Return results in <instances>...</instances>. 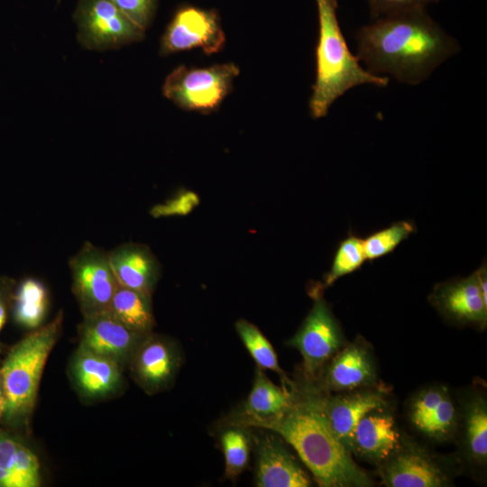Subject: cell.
I'll use <instances>...</instances> for the list:
<instances>
[{
  "instance_id": "obj_1",
  "label": "cell",
  "mask_w": 487,
  "mask_h": 487,
  "mask_svg": "<svg viewBox=\"0 0 487 487\" xmlns=\"http://www.w3.org/2000/svg\"><path fill=\"white\" fill-rule=\"evenodd\" d=\"M357 59L373 74L418 85L460 47L426 12L404 11L375 19L356 32Z\"/></svg>"
},
{
  "instance_id": "obj_2",
  "label": "cell",
  "mask_w": 487,
  "mask_h": 487,
  "mask_svg": "<svg viewBox=\"0 0 487 487\" xmlns=\"http://www.w3.org/2000/svg\"><path fill=\"white\" fill-rule=\"evenodd\" d=\"M264 428L278 433L298 453L322 487H368L373 482L308 400L295 403Z\"/></svg>"
},
{
  "instance_id": "obj_3",
  "label": "cell",
  "mask_w": 487,
  "mask_h": 487,
  "mask_svg": "<svg viewBox=\"0 0 487 487\" xmlns=\"http://www.w3.org/2000/svg\"><path fill=\"white\" fill-rule=\"evenodd\" d=\"M319 33L316 48V80L309 99L314 119L327 115L333 103L349 89L371 84L385 87L389 78L364 69L350 51L336 16V0H316Z\"/></svg>"
},
{
  "instance_id": "obj_4",
  "label": "cell",
  "mask_w": 487,
  "mask_h": 487,
  "mask_svg": "<svg viewBox=\"0 0 487 487\" xmlns=\"http://www.w3.org/2000/svg\"><path fill=\"white\" fill-rule=\"evenodd\" d=\"M63 315L60 311L47 325L22 339L8 354L0 370L5 406L3 418L16 422L33 408L47 358L60 333Z\"/></svg>"
},
{
  "instance_id": "obj_5",
  "label": "cell",
  "mask_w": 487,
  "mask_h": 487,
  "mask_svg": "<svg viewBox=\"0 0 487 487\" xmlns=\"http://www.w3.org/2000/svg\"><path fill=\"white\" fill-rule=\"evenodd\" d=\"M239 71L234 63L216 64L207 68L181 65L166 78L162 92L184 110L211 113L229 94Z\"/></svg>"
},
{
  "instance_id": "obj_6",
  "label": "cell",
  "mask_w": 487,
  "mask_h": 487,
  "mask_svg": "<svg viewBox=\"0 0 487 487\" xmlns=\"http://www.w3.org/2000/svg\"><path fill=\"white\" fill-rule=\"evenodd\" d=\"M322 285L311 288L314 304L295 335L288 345L299 351L308 378H314L322 366L344 345L338 322L322 296Z\"/></svg>"
},
{
  "instance_id": "obj_7",
  "label": "cell",
  "mask_w": 487,
  "mask_h": 487,
  "mask_svg": "<svg viewBox=\"0 0 487 487\" xmlns=\"http://www.w3.org/2000/svg\"><path fill=\"white\" fill-rule=\"evenodd\" d=\"M72 290L86 316L107 311L118 282L113 272L108 253L85 242L70 257Z\"/></svg>"
},
{
  "instance_id": "obj_8",
  "label": "cell",
  "mask_w": 487,
  "mask_h": 487,
  "mask_svg": "<svg viewBox=\"0 0 487 487\" xmlns=\"http://www.w3.org/2000/svg\"><path fill=\"white\" fill-rule=\"evenodd\" d=\"M78 41L90 50H109L141 41L144 31L109 0H82L77 14Z\"/></svg>"
},
{
  "instance_id": "obj_9",
  "label": "cell",
  "mask_w": 487,
  "mask_h": 487,
  "mask_svg": "<svg viewBox=\"0 0 487 487\" xmlns=\"http://www.w3.org/2000/svg\"><path fill=\"white\" fill-rule=\"evenodd\" d=\"M225 36L215 10L187 6L179 10L168 25L161 41L160 53L202 49L206 54L222 50Z\"/></svg>"
},
{
  "instance_id": "obj_10",
  "label": "cell",
  "mask_w": 487,
  "mask_h": 487,
  "mask_svg": "<svg viewBox=\"0 0 487 487\" xmlns=\"http://www.w3.org/2000/svg\"><path fill=\"white\" fill-rule=\"evenodd\" d=\"M380 473L388 487H443L450 478L425 449L402 441L381 464Z\"/></svg>"
},
{
  "instance_id": "obj_11",
  "label": "cell",
  "mask_w": 487,
  "mask_h": 487,
  "mask_svg": "<svg viewBox=\"0 0 487 487\" xmlns=\"http://www.w3.org/2000/svg\"><path fill=\"white\" fill-rule=\"evenodd\" d=\"M428 300L446 320L454 324L481 328L486 326L487 299L481 291L476 271L466 278H455L436 284Z\"/></svg>"
},
{
  "instance_id": "obj_12",
  "label": "cell",
  "mask_w": 487,
  "mask_h": 487,
  "mask_svg": "<svg viewBox=\"0 0 487 487\" xmlns=\"http://www.w3.org/2000/svg\"><path fill=\"white\" fill-rule=\"evenodd\" d=\"M80 348L121 364L132 358L147 335L127 327L109 311L84 317L80 326Z\"/></svg>"
},
{
  "instance_id": "obj_13",
  "label": "cell",
  "mask_w": 487,
  "mask_h": 487,
  "mask_svg": "<svg viewBox=\"0 0 487 487\" xmlns=\"http://www.w3.org/2000/svg\"><path fill=\"white\" fill-rule=\"evenodd\" d=\"M408 415L419 433L436 441L450 439L458 427V411L447 389L443 386L417 392L409 404Z\"/></svg>"
},
{
  "instance_id": "obj_14",
  "label": "cell",
  "mask_w": 487,
  "mask_h": 487,
  "mask_svg": "<svg viewBox=\"0 0 487 487\" xmlns=\"http://www.w3.org/2000/svg\"><path fill=\"white\" fill-rule=\"evenodd\" d=\"M308 400L349 452L353 433L360 419L368 412L385 406L381 394L366 391H349L326 399L310 398Z\"/></svg>"
},
{
  "instance_id": "obj_15",
  "label": "cell",
  "mask_w": 487,
  "mask_h": 487,
  "mask_svg": "<svg viewBox=\"0 0 487 487\" xmlns=\"http://www.w3.org/2000/svg\"><path fill=\"white\" fill-rule=\"evenodd\" d=\"M133 371L139 383L149 392L166 387L179 367V353L171 342L149 334L133 356Z\"/></svg>"
},
{
  "instance_id": "obj_16",
  "label": "cell",
  "mask_w": 487,
  "mask_h": 487,
  "mask_svg": "<svg viewBox=\"0 0 487 487\" xmlns=\"http://www.w3.org/2000/svg\"><path fill=\"white\" fill-rule=\"evenodd\" d=\"M108 258L120 286L152 296L161 275V264L148 246L124 244L108 252Z\"/></svg>"
},
{
  "instance_id": "obj_17",
  "label": "cell",
  "mask_w": 487,
  "mask_h": 487,
  "mask_svg": "<svg viewBox=\"0 0 487 487\" xmlns=\"http://www.w3.org/2000/svg\"><path fill=\"white\" fill-rule=\"evenodd\" d=\"M400 442L393 417L381 408L368 412L360 419L353 433L350 453L371 463L381 464Z\"/></svg>"
},
{
  "instance_id": "obj_18",
  "label": "cell",
  "mask_w": 487,
  "mask_h": 487,
  "mask_svg": "<svg viewBox=\"0 0 487 487\" xmlns=\"http://www.w3.org/2000/svg\"><path fill=\"white\" fill-rule=\"evenodd\" d=\"M256 483L259 487H308L312 482L295 457L273 436L258 446Z\"/></svg>"
},
{
  "instance_id": "obj_19",
  "label": "cell",
  "mask_w": 487,
  "mask_h": 487,
  "mask_svg": "<svg viewBox=\"0 0 487 487\" xmlns=\"http://www.w3.org/2000/svg\"><path fill=\"white\" fill-rule=\"evenodd\" d=\"M331 359L325 378L330 391L349 392L369 387L375 381L374 363L363 343L350 344Z\"/></svg>"
},
{
  "instance_id": "obj_20",
  "label": "cell",
  "mask_w": 487,
  "mask_h": 487,
  "mask_svg": "<svg viewBox=\"0 0 487 487\" xmlns=\"http://www.w3.org/2000/svg\"><path fill=\"white\" fill-rule=\"evenodd\" d=\"M292 403L290 392L272 383L258 368L242 413L248 425L264 427L281 417Z\"/></svg>"
},
{
  "instance_id": "obj_21",
  "label": "cell",
  "mask_w": 487,
  "mask_h": 487,
  "mask_svg": "<svg viewBox=\"0 0 487 487\" xmlns=\"http://www.w3.org/2000/svg\"><path fill=\"white\" fill-rule=\"evenodd\" d=\"M77 385L88 397H102L116 391L122 382L120 364L79 347L73 364Z\"/></svg>"
},
{
  "instance_id": "obj_22",
  "label": "cell",
  "mask_w": 487,
  "mask_h": 487,
  "mask_svg": "<svg viewBox=\"0 0 487 487\" xmlns=\"http://www.w3.org/2000/svg\"><path fill=\"white\" fill-rule=\"evenodd\" d=\"M40 464L32 451L12 436L0 433V487H36Z\"/></svg>"
},
{
  "instance_id": "obj_23",
  "label": "cell",
  "mask_w": 487,
  "mask_h": 487,
  "mask_svg": "<svg viewBox=\"0 0 487 487\" xmlns=\"http://www.w3.org/2000/svg\"><path fill=\"white\" fill-rule=\"evenodd\" d=\"M132 330L148 335L155 325L151 296L118 285L108 310Z\"/></svg>"
},
{
  "instance_id": "obj_24",
  "label": "cell",
  "mask_w": 487,
  "mask_h": 487,
  "mask_svg": "<svg viewBox=\"0 0 487 487\" xmlns=\"http://www.w3.org/2000/svg\"><path fill=\"white\" fill-rule=\"evenodd\" d=\"M14 321L25 328H38L49 308V293L44 283L33 277L23 279L13 294Z\"/></svg>"
},
{
  "instance_id": "obj_25",
  "label": "cell",
  "mask_w": 487,
  "mask_h": 487,
  "mask_svg": "<svg viewBox=\"0 0 487 487\" xmlns=\"http://www.w3.org/2000/svg\"><path fill=\"white\" fill-rule=\"evenodd\" d=\"M464 445L471 461L483 465L487 460V405L482 397L467 403L464 417Z\"/></svg>"
},
{
  "instance_id": "obj_26",
  "label": "cell",
  "mask_w": 487,
  "mask_h": 487,
  "mask_svg": "<svg viewBox=\"0 0 487 487\" xmlns=\"http://www.w3.org/2000/svg\"><path fill=\"white\" fill-rule=\"evenodd\" d=\"M235 329L258 367L277 372L283 381V383L287 381L288 384H290L279 365L278 358L272 345L260 329L245 319L238 320L235 323Z\"/></svg>"
},
{
  "instance_id": "obj_27",
  "label": "cell",
  "mask_w": 487,
  "mask_h": 487,
  "mask_svg": "<svg viewBox=\"0 0 487 487\" xmlns=\"http://www.w3.org/2000/svg\"><path fill=\"white\" fill-rule=\"evenodd\" d=\"M417 231L413 221L403 220L376 231L363 239L366 261L372 262L392 253L397 246Z\"/></svg>"
},
{
  "instance_id": "obj_28",
  "label": "cell",
  "mask_w": 487,
  "mask_h": 487,
  "mask_svg": "<svg viewBox=\"0 0 487 487\" xmlns=\"http://www.w3.org/2000/svg\"><path fill=\"white\" fill-rule=\"evenodd\" d=\"M365 261L363 239L350 231L348 235L339 243L331 268L324 276L322 287L327 288L339 278L359 270Z\"/></svg>"
},
{
  "instance_id": "obj_29",
  "label": "cell",
  "mask_w": 487,
  "mask_h": 487,
  "mask_svg": "<svg viewBox=\"0 0 487 487\" xmlns=\"http://www.w3.org/2000/svg\"><path fill=\"white\" fill-rule=\"evenodd\" d=\"M225 461V476L234 478L246 467L250 445L246 434L240 429H228L221 436Z\"/></svg>"
},
{
  "instance_id": "obj_30",
  "label": "cell",
  "mask_w": 487,
  "mask_h": 487,
  "mask_svg": "<svg viewBox=\"0 0 487 487\" xmlns=\"http://www.w3.org/2000/svg\"><path fill=\"white\" fill-rule=\"evenodd\" d=\"M199 203V198L192 191L182 190L166 202L154 206L151 210L153 217L186 216Z\"/></svg>"
},
{
  "instance_id": "obj_31",
  "label": "cell",
  "mask_w": 487,
  "mask_h": 487,
  "mask_svg": "<svg viewBox=\"0 0 487 487\" xmlns=\"http://www.w3.org/2000/svg\"><path fill=\"white\" fill-rule=\"evenodd\" d=\"M133 23L143 31L148 27L155 9V0H109Z\"/></svg>"
},
{
  "instance_id": "obj_32",
  "label": "cell",
  "mask_w": 487,
  "mask_h": 487,
  "mask_svg": "<svg viewBox=\"0 0 487 487\" xmlns=\"http://www.w3.org/2000/svg\"><path fill=\"white\" fill-rule=\"evenodd\" d=\"M439 0H368L370 14L372 19L382 16L425 8L427 5Z\"/></svg>"
},
{
  "instance_id": "obj_33",
  "label": "cell",
  "mask_w": 487,
  "mask_h": 487,
  "mask_svg": "<svg viewBox=\"0 0 487 487\" xmlns=\"http://www.w3.org/2000/svg\"><path fill=\"white\" fill-rule=\"evenodd\" d=\"M14 287L15 280L14 279L0 276V332L7 317V310L13 299Z\"/></svg>"
},
{
  "instance_id": "obj_34",
  "label": "cell",
  "mask_w": 487,
  "mask_h": 487,
  "mask_svg": "<svg viewBox=\"0 0 487 487\" xmlns=\"http://www.w3.org/2000/svg\"><path fill=\"white\" fill-rule=\"evenodd\" d=\"M4 406H5V399H4V393H3L2 384L0 381V418H3Z\"/></svg>"
}]
</instances>
